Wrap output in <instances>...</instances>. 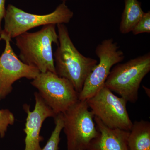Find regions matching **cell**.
I'll return each instance as SVG.
<instances>
[{
    "label": "cell",
    "instance_id": "13",
    "mask_svg": "<svg viewBox=\"0 0 150 150\" xmlns=\"http://www.w3.org/2000/svg\"><path fill=\"white\" fill-rule=\"evenodd\" d=\"M124 8L121 16L119 30L127 34L132 31L135 25L145 13L138 0H124Z\"/></svg>",
    "mask_w": 150,
    "mask_h": 150
},
{
    "label": "cell",
    "instance_id": "8",
    "mask_svg": "<svg viewBox=\"0 0 150 150\" xmlns=\"http://www.w3.org/2000/svg\"><path fill=\"white\" fill-rule=\"evenodd\" d=\"M86 101L94 116L105 126L111 129L131 130L133 123L127 111L128 102L116 96L105 86Z\"/></svg>",
    "mask_w": 150,
    "mask_h": 150
},
{
    "label": "cell",
    "instance_id": "15",
    "mask_svg": "<svg viewBox=\"0 0 150 150\" xmlns=\"http://www.w3.org/2000/svg\"><path fill=\"white\" fill-rule=\"evenodd\" d=\"M15 121L14 115L8 109H0V138L5 137L8 128Z\"/></svg>",
    "mask_w": 150,
    "mask_h": 150
},
{
    "label": "cell",
    "instance_id": "10",
    "mask_svg": "<svg viewBox=\"0 0 150 150\" xmlns=\"http://www.w3.org/2000/svg\"><path fill=\"white\" fill-rule=\"evenodd\" d=\"M35 105L31 111L28 105H23V108L27 114L24 132L25 133L24 150H42L40 142L43 137L40 132L43 122L46 118L53 117L56 115L52 109L47 105L38 92L34 93Z\"/></svg>",
    "mask_w": 150,
    "mask_h": 150
},
{
    "label": "cell",
    "instance_id": "1",
    "mask_svg": "<svg viewBox=\"0 0 150 150\" xmlns=\"http://www.w3.org/2000/svg\"><path fill=\"white\" fill-rule=\"evenodd\" d=\"M59 44L54 54L56 74L69 81L79 93L98 61L83 56L75 47L64 24L57 25Z\"/></svg>",
    "mask_w": 150,
    "mask_h": 150
},
{
    "label": "cell",
    "instance_id": "16",
    "mask_svg": "<svg viewBox=\"0 0 150 150\" xmlns=\"http://www.w3.org/2000/svg\"><path fill=\"white\" fill-rule=\"evenodd\" d=\"M135 35L143 33H150V11L145 13L142 18L135 25L132 31Z\"/></svg>",
    "mask_w": 150,
    "mask_h": 150
},
{
    "label": "cell",
    "instance_id": "3",
    "mask_svg": "<svg viewBox=\"0 0 150 150\" xmlns=\"http://www.w3.org/2000/svg\"><path fill=\"white\" fill-rule=\"evenodd\" d=\"M150 71L149 52L126 63L115 65L110 71L105 86L127 102L135 103L138 100L141 83Z\"/></svg>",
    "mask_w": 150,
    "mask_h": 150
},
{
    "label": "cell",
    "instance_id": "14",
    "mask_svg": "<svg viewBox=\"0 0 150 150\" xmlns=\"http://www.w3.org/2000/svg\"><path fill=\"white\" fill-rule=\"evenodd\" d=\"M54 118L55 119V128L42 150H59V142L61 140L60 134L64 127L62 113L58 114Z\"/></svg>",
    "mask_w": 150,
    "mask_h": 150
},
{
    "label": "cell",
    "instance_id": "17",
    "mask_svg": "<svg viewBox=\"0 0 150 150\" xmlns=\"http://www.w3.org/2000/svg\"><path fill=\"white\" fill-rule=\"evenodd\" d=\"M5 2L6 0H0V40H1V35L3 30L1 27L2 21L6 14Z\"/></svg>",
    "mask_w": 150,
    "mask_h": 150
},
{
    "label": "cell",
    "instance_id": "7",
    "mask_svg": "<svg viewBox=\"0 0 150 150\" xmlns=\"http://www.w3.org/2000/svg\"><path fill=\"white\" fill-rule=\"evenodd\" d=\"M95 54L99 62L86 79L79 93V100H88L96 94L105 86L112 67L125 58L123 51L112 38L104 39L99 43L96 48Z\"/></svg>",
    "mask_w": 150,
    "mask_h": 150
},
{
    "label": "cell",
    "instance_id": "6",
    "mask_svg": "<svg viewBox=\"0 0 150 150\" xmlns=\"http://www.w3.org/2000/svg\"><path fill=\"white\" fill-rule=\"evenodd\" d=\"M30 83L56 115L64 113L79 100V93L72 83L55 73H40Z\"/></svg>",
    "mask_w": 150,
    "mask_h": 150
},
{
    "label": "cell",
    "instance_id": "12",
    "mask_svg": "<svg viewBox=\"0 0 150 150\" xmlns=\"http://www.w3.org/2000/svg\"><path fill=\"white\" fill-rule=\"evenodd\" d=\"M129 150H150V122L142 120L133 123L128 140Z\"/></svg>",
    "mask_w": 150,
    "mask_h": 150
},
{
    "label": "cell",
    "instance_id": "9",
    "mask_svg": "<svg viewBox=\"0 0 150 150\" xmlns=\"http://www.w3.org/2000/svg\"><path fill=\"white\" fill-rule=\"evenodd\" d=\"M1 40L5 42L4 51L0 56V100L11 92L13 85L23 78L33 80L39 70L25 64L18 59L11 45V38L2 32Z\"/></svg>",
    "mask_w": 150,
    "mask_h": 150
},
{
    "label": "cell",
    "instance_id": "4",
    "mask_svg": "<svg viewBox=\"0 0 150 150\" xmlns=\"http://www.w3.org/2000/svg\"><path fill=\"white\" fill-rule=\"evenodd\" d=\"M62 115L67 150H86L98 134L86 100H78Z\"/></svg>",
    "mask_w": 150,
    "mask_h": 150
},
{
    "label": "cell",
    "instance_id": "18",
    "mask_svg": "<svg viewBox=\"0 0 150 150\" xmlns=\"http://www.w3.org/2000/svg\"><path fill=\"white\" fill-rule=\"evenodd\" d=\"M60 1H62V2H66V1H67L68 0H60Z\"/></svg>",
    "mask_w": 150,
    "mask_h": 150
},
{
    "label": "cell",
    "instance_id": "2",
    "mask_svg": "<svg viewBox=\"0 0 150 150\" xmlns=\"http://www.w3.org/2000/svg\"><path fill=\"white\" fill-rule=\"evenodd\" d=\"M15 38L22 62L36 68L40 73L56 74L52 49L53 43L59 44L56 25H44L38 31L24 33Z\"/></svg>",
    "mask_w": 150,
    "mask_h": 150
},
{
    "label": "cell",
    "instance_id": "5",
    "mask_svg": "<svg viewBox=\"0 0 150 150\" xmlns=\"http://www.w3.org/2000/svg\"><path fill=\"white\" fill-rule=\"evenodd\" d=\"M74 12L63 2L53 12L45 15L29 13L9 4L6 9L4 27L2 32L11 38L28 32L29 30L49 24L69 23Z\"/></svg>",
    "mask_w": 150,
    "mask_h": 150
},
{
    "label": "cell",
    "instance_id": "11",
    "mask_svg": "<svg viewBox=\"0 0 150 150\" xmlns=\"http://www.w3.org/2000/svg\"><path fill=\"white\" fill-rule=\"evenodd\" d=\"M94 120L98 134L86 150H129L127 140L129 131L109 128L96 116Z\"/></svg>",
    "mask_w": 150,
    "mask_h": 150
}]
</instances>
